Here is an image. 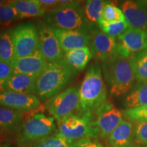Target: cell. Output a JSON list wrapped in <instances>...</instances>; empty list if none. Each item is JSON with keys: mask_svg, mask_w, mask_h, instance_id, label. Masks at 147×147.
Here are the masks:
<instances>
[{"mask_svg": "<svg viewBox=\"0 0 147 147\" xmlns=\"http://www.w3.org/2000/svg\"><path fill=\"white\" fill-rule=\"evenodd\" d=\"M57 131L53 117L36 113L23 121L16 132V144L18 147H31Z\"/></svg>", "mask_w": 147, "mask_h": 147, "instance_id": "5b68a950", "label": "cell"}, {"mask_svg": "<svg viewBox=\"0 0 147 147\" xmlns=\"http://www.w3.org/2000/svg\"><path fill=\"white\" fill-rule=\"evenodd\" d=\"M22 19L21 15L9 3V1L0 5V25L9 24Z\"/></svg>", "mask_w": 147, "mask_h": 147, "instance_id": "f1b7e54d", "label": "cell"}, {"mask_svg": "<svg viewBox=\"0 0 147 147\" xmlns=\"http://www.w3.org/2000/svg\"><path fill=\"white\" fill-rule=\"evenodd\" d=\"M23 120V113L0 106V134L16 133Z\"/></svg>", "mask_w": 147, "mask_h": 147, "instance_id": "d6986e66", "label": "cell"}, {"mask_svg": "<svg viewBox=\"0 0 147 147\" xmlns=\"http://www.w3.org/2000/svg\"><path fill=\"white\" fill-rule=\"evenodd\" d=\"M98 27L101 32L114 38H118L129 27L126 21L115 23H107L100 21Z\"/></svg>", "mask_w": 147, "mask_h": 147, "instance_id": "484cf974", "label": "cell"}, {"mask_svg": "<svg viewBox=\"0 0 147 147\" xmlns=\"http://www.w3.org/2000/svg\"><path fill=\"white\" fill-rule=\"evenodd\" d=\"M136 80L138 82H147V48L131 57Z\"/></svg>", "mask_w": 147, "mask_h": 147, "instance_id": "d4e9b609", "label": "cell"}, {"mask_svg": "<svg viewBox=\"0 0 147 147\" xmlns=\"http://www.w3.org/2000/svg\"><path fill=\"white\" fill-rule=\"evenodd\" d=\"M10 64L13 74H21L38 78L45 68L47 62L38 49L29 56L14 59Z\"/></svg>", "mask_w": 147, "mask_h": 147, "instance_id": "5bb4252c", "label": "cell"}, {"mask_svg": "<svg viewBox=\"0 0 147 147\" xmlns=\"http://www.w3.org/2000/svg\"><path fill=\"white\" fill-rule=\"evenodd\" d=\"M123 117L132 122L142 123L147 121V105L123 111Z\"/></svg>", "mask_w": 147, "mask_h": 147, "instance_id": "f546056e", "label": "cell"}, {"mask_svg": "<svg viewBox=\"0 0 147 147\" xmlns=\"http://www.w3.org/2000/svg\"><path fill=\"white\" fill-rule=\"evenodd\" d=\"M0 106L23 114L40 110L42 107L36 95L8 91L0 93Z\"/></svg>", "mask_w": 147, "mask_h": 147, "instance_id": "7c38bea8", "label": "cell"}, {"mask_svg": "<svg viewBox=\"0 0 147 147\" xmlns=\"http://www.w3.org/2000/svg\"><path fill=\"white\" fill-rule=\"evenodd\" d=\"M37 77L13 74L5 84L4 91L36 95Z\"/></svg>", "mask_w": 147, "mask_h": 147, "instance_id": "e0dca14e", "label": "cell"}, {"mask_svg": "<svg viewBox=\"0 0 147 147\" xmlns=\"http://www.w3.org/2000/svg\"><path fill=\"white\" fill-rule=\"evenodd\" d=\"M80 3V1H72L70 3L59 5L45 14V23L53 28L79 31L92 34Z\"/></svg>", "mask_w": 147, "mask_h": 147, "instance_id": "277c9868", "label": "cell"}, {"mask_svg": "<svg viewBox=\"0 0 147 147\" xmlns=\"http://www.w3.org/2000/svg\"><path fill=\"white\" fill-rule=\"evenodd\" d=\"M95 125L99 138L106 139L123 121V113L106 101L94 112Z\"/></svg>", "mask_w": 147, "mask_h": 147, "instance_id": "9c48e42d", "label": "cell"}, {"mask_svg": "<svg viewBox=\"0 0 147 147\" xmlns=\"http://www.w3.org/2000/svg\"><path fill=\"white\" fill-rule=\"evenodd\" d=\"M37 29L38 33V49L47 63L63 59L65 53L61 47L53 27L42 22L38 24Z\"/></svg>", "mask_w": 147, "mask_h": 147, "instance_id": "30bf717a", "label": "cell"}, {"mask_svg": "<svg viewBox=\"0 0 147 147\" xmlns=\"http://www.w3.org/2000/svg\"><path fill=\"white\" fill-rule=\"evenodd\" d=\"M34 1L45 11L46 14L59 6V0H34Z\"/></svg>", "mask_w": 147, "mask_h": 147, "instance_id": "d6a6232c", "label": "cell"}, {"mask_svg": "<svg viewBox=\"0 0 147 147\" xmlns=\"http://www.w3.org/2000/svg\"><path fill=\"white\" fill-rule=\"evenodd\" d=\"M100 21L107 23H115L125 21V19L121 9L108 1L103 9Z\"/></svg>", "mask_w": 147, "mask_h": 147, "instance_id": "83f0119b", "label": "cell"}, {"mask_svg": "<svg viewBox=\"0 0 147 147\" xmlns=\"http://www.w3.org/2000/svg\"><path fill=\"white\" fill-rule=\"evenodd\" d=\"M134 138L138 142L147 144V121L137 123L134 126Z\"/></svg>", "mask_w": 147, "mask_h": 147, "instance_id": "1f68e13d", "label": "cell"}, {"mask_svg": "<svg viewBox=\"0 0 147 147\" xmlns=\"http://www.w3.org/2000/svg\"><path fill=\"white\" fill-rule=\"evenodd\" d=\"M78 91L82 112L93 113L106 102L107 91L98 61L92 62L88 66Z\"/></svg>", "mask_w": 147, "mask_h": 147, "instance_id": "3957f363", "label": "cell"}, {"mask_svg": "<svg viewBox=\"0 0 147 147\" xmlns=\"http://www.w3.org/2000/svg\"><path fill=\"white\" fill-rule=\"evenodd\" d=\"M22 18L29 17H39L45 16L46 12L40 8L34 0H13L9 1Z\"/></svg>", "mask_w": 147, "mask_h": 147, "instance_id": "603a6c76", "label": "cell"}, {"mask_svg": "<svg viewBox=\"0 0 147 147\" xmlns=\"http://www.w3.org/2000/svg\"><path fill=\"white\" fill-rule=\"evenodd\" d=\"M117 40V55L130 57L147 48V32L129 27Z\"/></svg>", "mask_w": 147, "mask_h": 147, "instance_id": "8fae6325", "label": "cell"}, {"mask_svg": "<svg viewBox=\"0 0 147 147\" xmlns=\"http://www.w3.org/2000/svg\"><path fill=\"white\" fill-rule=\"evenodd\" d=\"M14 47L15 58H22L33 54L38 49L37 27L31 22L18 24L10 29Z\"/></svg>", "mask_w": 147, "mask_h": 147, "instance_id": "ba28073f", "label": "cell"}, {"mask_svg": "<svg viewBox=\"0 0 147 147\" xmlns=\"http://www.w3.org/2000/svg\"><path fill=\"white\" fill-rule=\"evenodd\" d=\"M117 41L102 32L95 30L92 33L91 50L92 57L97 61H106L117 55Z\"/></svg>", "mask_w": 147, "mask_h": 147, "instance_id": "4fadbf2b", "label": "cell"}, {"mask_svg": "<svg viewBox=\"0 0 147 147\" xmlns=\"http://www.w3.org/2000/svg\"><path fill=\"white\" fill-rule=\"evenodd\" d=\"M102 70L112 97L125 94L133 87L136 75L131 57L115 55L102 62Z\"/></svg>", "mask_w": 147, "mask_h": 147, "instance_id": "7a4b0ae2", "label": "cell"}, {"mask_svg": "<svg viewBox=\"0 0 147 147\" xmlns=\"http://www.w3.org/2000/svg\"><path fill=\"white\" fill-rule=\"evenodd\" d=\"M108 2L103 0H89L86 1L83 12L91 33L97 29V27L102 18L103 9Z\"/></svg>", "mask_w": 147, "mask_h": 147, "instance_id": "44dd1931", "label": "cell"}, {"mask_svg": "<svg viewBox=\"0 0 147 147\" xmlns=\"http://www.w3.org/2000/svg\"><path fill=\"white\" fill-rule=\"evenodd\" d=\"M58 133L71 142L83 139H97L98 133L92 113L80 111L58 123Z\"/></svg>", "mask_w": 147, "mask_h": 147, "instance_id": "8992f818", "label": "cell"}, {"mask_svg": "<svg viewBox=\"0 0 147 147\" xmlns=\"http://www.w3.org/2000/svg\"><path fill=\"white\" fill-rule=\"evenodd\" d=\"M73 147H104L97 139H83L73 142Z\"/></svg>", "mask_w": 147, "mask_h": 147, "instance_id": "836d02e7", "label": "cell"}, {"mask_svg": "<svg viewBox=\"0 0 147 147\" xmlns=\"http://www.w3.org/2000/svg\"><path fill=\"white\" fill-rule=\"evenodd\" d=\"M134 127L129 121L123 120L107 138L110 147H126L133 144Z\"/></svg>", "mask_w": 147, "mask_h": 147, "instance_id": "ac0fdd59", "label": "cell"}, {"mask_svg": "<svg viewBox=\"0 0 147 147\" xmlns=\"http://www.w3.org/2000/svg\"><path fill=\"white\" fill-rule=\"evenodd\" d=\"M6 2V1H3V0H0V5L3 4V3H4Z\"/></svg>", "mask_w": 147, "mask_h": 147, "instance_id": "8d00e7d4", "label": "cell"}, {"mask_svg": "<svg viewBox=\"0 0 147 147\" xmlns=\"http://www.w3.org/2000/svg\"><path fill=\"white\" fill-rule=\"evenodd\" d=\"M64 53L67 51L89 47L91 42L92 34L79 31L64 30L53 28Z\"/></svg>", "mask_w": 147, "mask_h": 147, "instance_id": "9a60e30c", "label": "cell"}, {"mask_svg": "<svg viewBox=\"0 0 147 147\" xmlns=\"http://www.w3.org/2000/svg\"><path fill=\"white\" fill-rule=\"evenodd\" d=\"M147 105V82H138L131 88L125 100L126 109Z\"/></svg>", "mask_w": 147, "mask_h": 147, "instance_id": "7402d4cb", "label": "cell"}, {"mask_svg": "<svg viewBox=\"0 0 147 147\" xmlns=\"http://www.w3.org/2000/svg\"><path fill=\"white\" fill-rule=\"evenodd\" d=\"M144 147H147V144H146V145H144Z\"/></svg>", "mask_w": 147, "mask_h": 147, "instance_id": "74e56055", "label": "cell"}, {"mask_svg": "<svg viewBox=\"0 0 147 147\" xmlns=\"http://www.w3.org/2000/svg\"><path fill=\"white\" fill-rule=\"evenodd\" d=\"M0 147H12V146H11V145L8 142H5L0 144Z\"/></svg>", "mask_w": 147, "mask_h": 147, "instance_id": "e575fe53", "label": "cell"}, {"mask_svg": "<svg viewBox=\"0 0 147 147\" xmlns=\"http://www.w3.org/2000/svg\"><path fill=\"white\" fill-rule=\"evenodd\" d=\"M13 74L10 63L0 60V93L4 91L5 84Z\"/></svg>", "mask_w": 147, "mask_h": 147, "instance_id": "4dcf8cb0", "label": "cell"}, {"mask_svg": "<svg viewBox=\"0 0 147 147\" xmlns=\"http://www.w3.org/2000/svg\"><path fill=\"white\" fill-rule=\"evenodd\" d=\"M93 58L89 47L75 49L65 53L63 59L74 70L81 71L87 67Z\"/></svg>", "mask_w": 147, "mask_h": 147, "instance_id": "ffe728a7", "label": "cell"}, {"mask_svg": "<svg viewBox=\"0 0 147 147\" xmlns=\"http://www.w3.org/2000/svg\"><path fill=\"white\" fill-rule=\"evenodd\" d=\"M126 147H141L140 146H139V145H137V144H131L130 145H129V146H126Z\"/></svg>", "mask_w": 147, "mask_h": 147, "instance_id": "d590c367", "label": "cell"}, {"mask_svg": "<svg viewBox=\"0 0 147 147\" xmlns=\"http://www.w3.org/2000/svg\"><path fill=\"white\" fill-rule=\"evenodd\" d=\"M121 9L129 27L147 32V8L144 3L128 0L123 2Z\"/></svg>", "mask_w": 147, "mask_h": 147, "instance_id": "2e32d148", "label": "cell"}, {"mask_svg": "<svg viewBox=\"0 0 147 147\" xmlns=\"http://www.w3.org/2000/svg\"><path fill=\"white\" fill-rule=\"evenodd\" d=\"M31 147H73V142L58 133L36 142Z\"/></svg>", "mask_w": 147, "mask_h": 147, "instance_id": "4316f807", "label": "cell"}, {"mask_svg": "<svg viewBox=\"0 0 147 147\" xmlns=\"http://www.w3.org/2000/svg\"><path fill=\"white\" fill-rule=\"evenodd\" d=\"M77 73L64 59L47 63L37 78L36 95L38 98L46 102L63 91L74 81Z\"/></svg>", "mask_w": 147, "mask_h": 147, "instance_id": "6da1fadb", "label": "cell"}, {"mask_svg": "<svg viewBox=\"0 0 147 147\" xmlns=\"http://www.w3.org/2000/svg\"><path fill=\"white\" fill-rule=\"evenodd\" d=\"M45 107L59 123L67 117L81 111L78 89L76 87L66 88L46 101Z\"/></svg>", "mask_w": 147, "mask_h": 147, "instance_id": "52a82bcc", "label": "cell"}, {"mask_svg": "<svg viewBox=\"0 0 147 147\" xmlns=\"http://www.w3.org/2000/svg\"><path fill=\"white\" fill-rule=\"evenodd\" d=\"M15 59L10 29L0 31V60L11 63Z\"/></svg>", "mask_w": 147, "mask_h": 147, "instance_id": "cb8c5ba5", "label": "cell"}]
</instances>
